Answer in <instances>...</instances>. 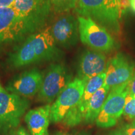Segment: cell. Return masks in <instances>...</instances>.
Listing matches in <instances>:
<instances>
[{"mask_svg":"<svg viewBox=\"0 0 135 135\" xmlns=\"http://www.w3.org/2000/svg\"><path fill=\"white\" fill-rule=\"evenodd\" d=\"M52 135H89L88 133L86 132H84V131H81V132L78 133H65L63 132V131H58V132H56Z\"/></svg>","mask_w":135,"mask_h":135,"instance_id":"cell-22","label":"cell"},{"mask_svg":"<svg viewBox=\"0 0 135 135\" xmlns=\"http://www.w3.org/2000/svg\"><path fill=\"white\" fill-rule=\"evenodd\" d=\"M105 135H127L126 133L124 131V128H118V129H116L115 130L111 131Z\"/></svg>","mask_w":135,"mask_h":135,"instance_id":"cell-23","label":"cell"},{"mask_svg":"<svg viewBox=\"0 0 135 135\" xmlns=\"http://www.w3.org/2000/svg\"><path fill=\"white\" fill-rule=\"evenodd\" d=\"M109 91L110 89L103 84L91 98L84 114L83 121L86 124H93L96 122Z\"/></svg>","mask_w":135,"mask_h":135,"instance_id":"cell-15","label":"cell"},{"mask_svg":"<svg viewBox=\"0 0 135 135\" xmlns=\"http://www.w3.org/2000/svg\"><path fill=\"white\" fill-rule=\"evenodd\" d=\"M63 55V51L57 47L50 26L15 46L8 53L6 64L14 70L41 62L56 61Z\"/></svg>","mask_w":135,"mask_h":135,"instance_id":"cell-1","label":"cell"},{"mask_svg":"<svg viewBox=\"0 0 135 135\" xmlns=\"http://www.w3.org/2000/svg\"><path fill=\"white\" fill-rule=\"evenodd\" d=\"M8 135H16V131H12V132L9 133Z\"/></svg>","mask_w":135,"mask_h":135,"instance_id":"cell-26","label":"cell"},{"mask_svg":"<svg viewBox=\"0 0 135 135\" xmlns=\"http://www.w3.org/2000/svg\"><path fill=\"white\" fill-rule=\"evenodd\" d=\"M118 2H119V0H118Z\"/></svg>","mask_w":135,"mask_h":135,"instance_id":"cell-27","label":"cell"},{"mask_svg":"<svg viewBox=\"0 0 135 135\" xmlns=\"http://www.w3.org/2000/svg\"><path fill=\"white\" fill-rule=\"evenodd\" d=\"M78 16L90 18L111 33L119 35L121 15L118 0H77Z\"/></svg>","mask_w":135,"mask_h":135,"instance_id":"cell-3","label":"cell"},{"mask_svg":"<svg viewBox=\"0 0 135 135\" xmlns=\"http://www.w3.org/2000/svg\"><path fill=\"white\" fill-rule=\"evenodd\" d=\"M43 80V75L38 69L26 70L17 75L6 84V90L23 98L33 97L38 93Z\"/></svg>","mask_w":135,"mask_h":135,"instance_id":"cell-10","label":"cell"},{"mask_svg":"<svg viewBox=\"0 0 135 135\" xmlns=\"http://www.w3.org/2000/svg\"><path fill=\"white\" fill-rule=\"evenodd\" d=\"M30 106L26 98L10 93L0 86V135L15 131Z\"/></svg>","mask_w":135,"mask_h":135,"instance_id":"cell-4","label":"cell"},{"mask_svg":"<svg viewBox=\"0 0 135 135\" xmlns=\"http://www.w3.org/2000/svg\"><path fill=\"white\" fill-rule=\"evenodd\" d=\"M16 0H0V9L1 8L12 7Z\"/></svg>","mask_w":135,"mask_h":135,"instance_id":"cell-21","label":"cell"},{"mask_svg":"<svg viewBox=\"0 0 135 135\" xmlns=\"http://www.w3.org/2000/svg\"><path fill=\"white\" fill-rule=\"evenodd\" d=\"M51 31L56 45L62 48H71L78 41V21L71 14L59 16L51 26Z\"/></svg>","mask_w":135,"mask_h":135,"instance_id":"cell-11","label":"cell"},{"mask_svg":"<svg viewBox=\"0 0 135 135\" xmlns=\"http://www.w3.org/2000/svg\"><path fill=\"white\" fill-rule=\"evenodd\" d=\"M12 7L20 16L43 25L52 8L50 0H16Z\"/></svg>","mask_w":135,"mask_h":135,"instance_id":"cell-12","label":"cell"},{"mask_svg":"<svg viewBox=\"0 0 135 135\" xmlns=\"http://www.w3.org/2000/svg\"><path fill=\"white\" fill-rule=\"evenodd\" d=\"M127 135H135V120L123 127Z\"/></svg>","mask_w":135,"mask_h":135,"instance_id":"cell-20","label":"cell"},{"mask_svg":"<svg viewBox=\"0 0 135 135\" xmlns=\"http://www.w3.org/2000/svg\"><path fill=\"white\" fill-rule=\"evenodd\" d=\"M16 135H31L23 126H20L18 130L16 131Z\"/></svg>","mask_w":135,"mask_h":135,"instance_id":"cell-24","label":"cell"},{"mask_svg":"<svg viewBox=\"0 0 135 135\" xmlns=\"http://www.w3.org/2000/svg\"><path fill=\"white\" fill-rule=\"evenodd\" d=\"M51 105L46 104L31 109L25 116V121L31 135H49Z\"/></svg>","mask_w":135,"mask_h":135,"instance_id":"cell-14","label":"cell"},{"mask_svg":"<svg viewBox=\"0 0 135 135\" xmlns=\"http://www.w3.org/2000/svg\"><path fill=\"white\" fill-rule=\"evenodd\" d=\"M128 93L131 94L132 97L135 98V69L133 73V76L131 78V80L129 81L128 85Z\"/></svg>","mask_w":135,"mask_h":135,"instance_id":"cell-19","label":"cell"},{"mask_svg":"<svg viewBox=\"0 0 135 135\" xmlns=\"http://www.w3.org/2000/svg\"><path fill=\"white\" fill-rule=\"evenodd\" d=\"M81 41L99 52H109L115 48V41L107 30L90 18L78 16Z\"/></svg>","mask_w":135,"mask_h":135,"instance_id":"cell-6","label":"cell"},{"mask_svg":"<svg viewBox=\"0 0 135 135\" xmlns=\"http://www.w3.org/2000/svg\"><path fill=\"white\" fill-rule=\"evenodd\" d=\"M41 23L21 16L13 7L0 9V51L12 45H18L45 27Z\"/></svg>","mask_w":135,"mask_h":135,"instance_id":"cell-2","label":"cell"},{"mask_svg":"<svg viewBox=\"0 0 135 135\" xmlns=\"http://www.w3.org/2000/svg\"><path fill=\"white\" fill-rule=\"evenodd\" d=\"M130 8V0H119V9L121 16Z\"/></svg>","mask_w":135,"mask_h":135,"instance_id":"cell-18","label":"cell"},{"mask_svg":"<svg viewBox=\"0 0 135 135\" xmlns=\"http://www.w3.org/2000/svg\"><path fill=\"white\" fill-rule=\"evenodd\" d=\"M131 9L135 13V0H130Z\"/></svg>","mask_w":135,"mask_h":135,"instance_id":"cell-25","label":"cell"},{"mask_svg":"<svg viewBox=\"0 0 135 135\" xmlns=\"http://www.w3.org/2000/svg\"><path fill=\"white\" fill-rule=\"evenodd\" d=\"M134 69V64L126 55L117 54L107 62L104 84L110 90L128 84Z\"/></svg>","mask_w":135,"mask_h":135,"instance_id":"cell-9","label":"cell"},{"mask_svg":"<svg viewBox=\"0 0 135 135\" xmlns=\"http://www.w3.org/2000/svg\"><path fill=\"white\" fill-rule=\"evenodd\" d=\"M86 83V81L78 77L70 83L51 105V122L57 123L63 121L68 111L79 103Z\"/></svg>","mask_w":135,"mask_h":135,"instance_id":"cell-7","label":"cell"},{"mask_svg":"<svg viewBox=\"0 0 135 135\" xmlns=\"http://www.w3.org/2000/svg\"><path fill=\"white\" fill-rule=\"evenodd\" d=\"M123 115L127 119L135 120V98L129 93L126 97Z\"/></svg>","mask_w":135,"mask_h":135,"instance_id":"cell-17","label":"cell"},{"mask_svg":"<svg viewBox=\"0 0 135 135\" xmlns=\"http://www.w3.org/2000/svg\"><path fill=\"white\" fill-rule=\"evenodd\" d=\"M106 56L97 51H86L80 57L78 78L88 82L92 78L105 72Z\"/></svg>","mask_w":135,"mask_h":135,"instance_id":"cell-13","label":"cell"},{"mask_svg":"<svg viewBox=\"0 0 135 135\" xmlns=\"http://www.w3.org/2000/svg\"><path fill=\"white\" fill-rule=\"evenodd\" d=\"M72 81V75L63 64H51L43 76V80L37 99L45 103H51Z\"/></svg>","mask_w":135,"mask_h":135,"instance_id":"cell-5","label":"cell"},{"mask_svg":"<svg viewBox=\"0 0 135 135\" xmlns=\"http://www.w3.org/2000/svg\"><path fill=\"white\" fill-rule=\"evenodd\" d=\"M51 8L56 13H63L76 8L77 0H50Z\"/></svg>","mask_w":135,"mask_h":135,"instance_id":"cell-16","label":"cell"},{"mask_svg":"<svg viewBox=\"0 0 135 135\" xmlns=\"http://www.w3.org/2000/svg\"><path fill=\"white\" fill-rule=\"evenodd\" d=\"M128 85L111 89L98 116L96 124L99 128H111L115 126L123 114Z\"/></svg>","mask_w":135,"mask_h":135,"instance_id":"cell-8","label":"cell"}]
</instances>
